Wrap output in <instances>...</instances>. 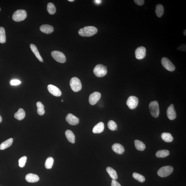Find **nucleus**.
Segmentation results:
<instances>
[{
	"instance_id": "obj_1",
	"label": "nucleus",
	"mask_w": 186,
	"mask_h": 186,
	"mask_svg": "<svg viewBox=\"0 0 186 186\" xmlns=\"http://www.w3.org/2000/svg\"><path fill=\"white\" fill-rule=\"evenodd\" d=\"M97 28L92 26H86L81 29L78 31L80 36L83 37H90L97 33Z\"/></svg>"
},
{
	"instance_id": "obj_2",
	"label": "nucleus",
	"mask_w": 186,
	"mask_h": 186,
	"mask_svg": "<svg viewBox=\"0 0 186 186\" xmlns=\"http://www.w3.org/2000/svg\"><path fill=\"white\" fill-rule=\"evenodd\" d=\"M27 16L26 11L23 9H19L14 12L12 15V18L15 22H20L25 20Z\"/></svg>"
},
{
	"instance_id": "obj_3",
	"label": "nucleus",
	"mask_w": 186,
	"mask_h": 186,
	"mask_svg": "<svg viewBox=\"0 0 186 186\" xmlns=\"http://www.w3.org/2000/svg\"><path fill=\"white\" fill-rule=\"evenodd\" d=\"M149 108L152 116L154 118H157L160 113L159 105L158 102L157 101L151 102L149 105Z\"/></svg>"
},
{
	"instance_id": "obj_4",
	"label": "nucleus",
	"mask_w": 186,
	"mask_h": 186,
	"mask_svg": "<svg viewBox=\"0 0 186 186\" xmlns=\"http://www.w3.org/2000/svg\"><path fill=\"white\" fill-rule=\"evenodd\" d=\"M94 73L96 77H102L107 74V70L105 66L102 64H99L95 67L94 69Z\"/></svg>"
},
{
	"instance_id": "obj_5",
	"label": "nucleus",
	"mask_w": 186,
	"mask_h": 186,
	"mask_svg": "<svg viewBox=\"0 0 186 186\" xmlns=\"http://www.w3.org/2000/svg\"><path fill=\"white\" fill-rule=\"evenodd\" d=\"M70 85L72 90L75 92H78L82 88L81 81L78 78L74 77L70 80Z\"/></svg>"
},
{
	"instance_id": "obj_6",
	"label": "nucleus",
	"mask_w": 186,
	"mask_h": 186,
	"mask_svg": "<svg viewBox=\"0 0 186 186\" xmlns=\"http://www.w3.org/2000/svg\"><path fill=\"white\" fill-rule=\"evenodd\" d=\"M174 171L173 167L170 166H164L161 167L158 171V176L161 177H166L170 175Z\"/></svg>"
},
{
	"instance_id": "obj_7",
	"label": "nucleus",
	"mask_w": 186,
	"mask_h": 186,
	"mask_svg": "<svg viewBox=\"0 0 186 186\" xmlns=\"http://www.w3.org/2000/svg\"><path fill=\"white\" fill-rule=\"evenodd\" d=\"M51 55L53 58L58 62L64 63L66 62V56L61 52L58 51H53L51 52Z\"/></svg>"
},
{
	"instance_id": "obj_8",
	"label": "nucleus",
	"mask_w": 186,
	"mask_h": 186,
	"mask_svg": "<svg viewBox=\"0 0 186 186\" xmlns=\"http://www.w3.org/2000/svg\"><path fill=\"white\" fill-rule=\"evenodd\" d=\"M161 63L165 69L170 71H173L176 69L175 66L168 58L163 57L161 60Z\"/></svg>"
},
{
	"instance_id": "obj_9",
	"label": "nucleus",
	"mask_w": 186,
	"mask_h": 186,
	"mask_svg": "<svg viewBox=\"0 0 186 186\" xmlns=\"http://www.w3.org/2000/svg\"><path fill=\"white\" fill-rule=\"evenodd\" d=\"M138 103V98L135 96H131L128 98L126 101V105L130 109H134L137 107Z\"/></svg>"
},
{
	"instance_id": "obj_10",
	"label": "nucleus",
	"mask_w": 186,
	"mask_h": 186,
	"mask_svg": "<svg viewBox=\"0 0 186 186\" xmlns=\"http://www.w3.org/2000/svg\"><path fill=\"white\" fill-rule=\"evenodd\" d=\"M146 55V48L143 46H140L135 51V56L136 58L139 60L144 59Z\"/></svg>"
},
{
	"instance_id": "obj_11",
	"label": "nucleus",
	"mask_w": 186,
	"mask_h": 186,
	"mask_svg": "<svg viewBox=\"0 0 186 186\" xmlns=\"http://www.w3.org/2000/svg\"><path fill=\"white\" fill-rule=\"evenodd\" d=\"M101 97V94L100 93L95 92L90 95L89 97V102L90 105H94L97 103Z\"/></svg>"
},
{
	"instance_id": "obj_12",
	"label": "nucleus",
	"mask_w": 186,
	"mask_h": 186,
	"mask_svg": "<svg viewBox=\"0 0 186 186\" xmlns=\"http://www.w3.org/2000/svg\"><path fill=\"white\" fill-rule=\"evenodd\" d=\"M66 119L68 123L72 126L77 125L79 122V119L71 113H69L67 115Z\"/></svg>"
},
{
	"instance_id": "obj_13",
	"label": "nucleus",
	"mask_w": 186,
	"mask_h": 186,
	"mask_svg": "<svg viewBox=\"0 0 186 186\" xmlns=\"http://www.w3.org/2000/svg\"><path fill=\"white\" fill-rule=\"evenodd\" d=\"M48 89L49 92L53 96H61V91L58 87L52 85L48 86Z\"/></svg>"
},
{
	"instance_id": "obj_14",
	"label": "nucleus",
	"mask_w": 186,
	"mask_h": 186,
	"mask_svg": "<svg viewBox=\"0 0 186 186\" xmlns=\"http://www.w3.org/2000/svg\"><path fill=\"white\" fill-rule=\"evenodd\" d=\"M167 117L170 120H174L176 117V114L175 110L173 104L169 106L167 110Z\"/></svg>"
},
{
	"instance_id": "obj_15",
	"label": "nucleus",
	"mask_w": 186,
	"mask_h": 186,
	"mask_svg": "<svg viewBox=\"0 0 186 186\" xmlns=\"http://www.w3.org/2000/svg\"><path fill=\"white\" fill-rule=\"evenodd\" d=\"M25 179L28 182L30 183H35L39 181L40 178L36 174H29L26 176Z\"/></svg>"
},
{
	"instance_id": "obj_16",
	"label": "nucleus",
	"mask_w": 186,
	"mask_h": 186,
	"mask_svg": "<svg viewBox=\"0 0 186 186\" xmlns=\"http://www.w3.org/2000/svg\"><path fill=\"white\" fill-rule=\"evenodd\" d=\"M40 29L42 32L47 34L53 33L54 31L53 27L49 25H43L40 27Z\"/></svg>"
},
{
	"instance_id": "obj_17",
	"label": "nucleus",
	"mask_w": 186,
	"mask_h": 186,
	"mask_svg": "<svg viewBox=\"0 0 186 186\" xmlns=\"http://www.w3.org/2000/svg\"><path fill=\"white\" fill-rule=\"evenodd\" d=\"M112 149L113 151L119 154L123 153L125 151L124 146L119 144H113L112 146Z\"/></svg>"
},
{
	"instance_id": "obj_18",
	"label": "nucleus",
	"mask_w": 186,
	"mask_h": 186,
	"mask_svg": "<svg viewBox=\"0 0 186 186\" xmlns=\"http://www.w3.org/2000/svg\"><path fill=\"white\" fill-rule=\"evenodd\" d=\"M105 125L103 122H100L94 126L92 130L93 133H100L103 131Z\"/></svg>"
},
{
	"instance_id": "obj_19",
	"label": "nucleus",
	"mask_w": 186,
	"mask_h": 186,
	"mask_svg": "<svg viewBox=\"0 0 186 186\" xmlns=\"http://www.w3.org/2000/svg\"><path fill=\"white\" fill-rule=\"evenodd\" d=\"M30 48L31 51H32L33 53H34L35 56L38 59L39 61L40 62H43V60L40 56V54L39 53V52L38 51L36 46L34 44H30Z\"/></svg>"
},
{
	"instance_id": "obj_20",
	"label": "nucleus",
	"mask_w": 186,
	"mask_h": 186,
	"mask_svg": "<svg viewBox=\"0 0 186 186\" xmlns=\"http://www.w3.org/2000/svg\"><path fill=\"white\" fill-rule=\"evenodd\" d=\"M65 135L69 142L74 144L75 142V137L73 132L70 130H67L65 132Z\"/></svg>"
},
{
	"instance_id": "obj_21",
	"label": "nucleus",
	"mask_w": 186,
	"mask_h": 186,
	"mask_svg": "<svg viewBox=\"0 0 186 186\" xmlns=\"http://www.w3.org/2000/svg\"><path fill=\"white\" fill-rule=\"evenodd\" d=\"M13 139L12 138L6 140L0 145V150H3L10 147L12 144Z\"/></svg>"
},
{
	"instance_id": "obj_22",
	"label": "nucleus",
	"mask_w": 186,
	"mask_h": 186,
	"mask_svg": "<svg viewBox=\"0 0 186 186\" xmlns=\"http://www.w3.org/2000/svg\"><path fill=\"white\" fill-rule=\"evenodd\" d=\"M25 111L23 109L20 108L18 110L17 112L15 113L14 117L17 119L21 120L25 118Z\"/></svg>"
},
{
	"instance_id": "obj_23",
	"label": "nucleus",
	"mask_w": 186,
	"mask_h": 186,
	"mask_svg": "<svg viewBox=\"0 0 186 186\" xmlns=\"http://www.w3.org/2000/svg\"><path fill=\"white\" fill-rule=\"evenodd\" d=\"M164 12V8L163 6L159 4L156 6L155 13L158 17H161L163 16Z\"/></svg>"
},
{
	"instance_id": "obj_24",
	"label": "nucleus",
	"mask_w": 186,
	"mask_h": 186,
	"mask_svg": "<svg viewBox=\"0 0 186 186\" xmlns=\"http://www.w3.org/2000/svg\"><path fill=\"white\" fill-rule=\"evenodd\" d=\"M109 175L110 176L113 180H116L118 179V176L116 171L110 167H108L106 169Z\"/></svg>"
},
{
	"instance_id": "obj_25",
	"label": "nucleus",
	"mask_w": 186,
	"mask_h": 186,
	"mask_svg": "<svg viewBox=\"0 0 186 186\" xmlns=\"http://www.w3.org/2000/svg\"><path fill=\"white\" fill-rule=\"evenodd\" d=\"M135 144L136 148L140 151H143L146 149V145L144 143L137 140L135 141Z\"/></svg>"
},
{
	"instance_id": "obj_26",
	"label": "nucleus",
	"mask_w": 186,
	"mask_h": 186,
	"mask_svg": "<svg viewBox=\"0 0 186 186\" xmlns=\"http://www.w3.org/2000/svg\"><path fill=\"white\" fill-rule=\"evenodd\" d=\"M161 137L163 140L167 142H172L174 140L171 135L169 133H164L162 134Z\"/></svg>"
},
{
	"instance_id": "obj_27",
	"label": "nucleus",
	"mask_w": 186,
	"mask_h": 186,
	"mask_svg": "<svg viewBox=\"0 0 186 186\" xmlns=\"http://www.w3.org/2000/svg\"><path fill=\"white\" fill-rule=\"evenodd\" d=\"M170 154L168 150H164L158 151L156 153V157L159 158L166 157Z\"/></svg>"
},
{
	"instance_id": "obj_28",
	"label": "nucleus",
	"mask_w": 186,
	"mask_h": 186,
	"mask_svg": "<svg viewBox=\"0 0 186 186\" xmlns=\"http://www.w3.org/2000/svg\"><path fill=\"white\" fill-rule=\"evenodd\" d=\"M36 105L37 107V113L40 116H42L45 113L44 105L40 101L37 102Z\"/></svg>"
},
{
	"instance_id": "obj_29",
	"label": "nucleus",
	"mask_w": 186,
	"mask_h": 186,
	"mask_svg": "<svg viewBox=\"0 0 186 186\" xmlns=\"http://www.w3.org/2000/svg\"><path fill=\"white\" fill-rule=\"evenodd\" d=\"M6 42V36L4 28L0 27V43H5Z\"/></svg>"
},
{
	"instance_id": "obj_30",
	"label": "nucleus",
	"mask_w": 186,
	"mask_h": 186,
	"mask_svg": "<svg viewBox=\"0 0 186 186\" xmlns=\"http://www.w3.org/2000/svg\"><path fill=\"white\" fill-rule=\"evenodd\" d=\"M47 9L48 12L49 14L53 15L55 13L56 8L55 5L53 3H48Z\"/></svg>"
},
{
	"instance_id": "obj_31",
	"label": "nucleus",
	"mask_w": 186,
	"mask_h": 186,
	"mask_svg": "<svg viewBox=\"0 0 186 186\" xmlns=\"http://www.w3.org/2000/svg\"><path fill=\"white\" fill-rule=\"evenodd\" d=\"M54 160L53 158H48L46 160L45 163V167L47 169H51L53 166Z\"/></svg>"
},
{
	"instance_id": "obj_32",
	"label": "nucleus",
	"mask_w": 186,
	"mask_h": 186,
	"mask_svg": "<svg viewBox=\"0 0 186 186\" xmlns=\"http://www.w3.org/2000/svg\"><path fill=\"white\" fill-rule=\"evenodd\" d=\"M133 176L135 179L140 182H144L145 181V178L144 176L137 173H134Z\"/></svg>"
},
{
	"instance_id": "obj_33",
	"label": "nucleus",
	"mask_w": 186,
	"mask_h": 186,
	"mask_svg": "<svg viewBox=\"0 0 186 186\" xmlns=\"http://www.w3.org/2000/svg\"><path fill=\"white\" fill-rule=\"evenodd\" d=\"M108 126L109 129L112 131L117 130V124L114 121H109L108 124Z\"/></svg>"
},
{
	"instance_id": "obj_34",
	"label": "nucleus",
	"mask_w": 186,
	"mask_h": 186,
	"mask_svg": "<svg viewBox=\"0 0 186 186\" xmlns=\"http://www.w3.org/2000/svg\"><path fill=\"white\" fill-rule=\"evenodd\" d=\"M27 157L26 156H23L19 160V165L20 167H25L26 163V162Z\"/></svg>"
},
{
	"instance_id": "obj_35",
	"label": "nucleus",
	"mask_w": 186,
	"mask_h": 186,
	"mask_svg": "<svg viewBox=\"0 0 186 186\" xmlns=\"http://www.w3.org/2000/svg\"><path fill=\"white\" fill-rule=\"evenodd\" d=\"M10 84L13 85H16L20 84L21 82L18 80H12L10 81Z\"/></svg>"
},
{
	"instance_id": "obj_36",
	"label": "nucleus",
	"mask_w": 186,
	"mask_h": 186,
	"mask_svg": "<svg viewBox=\"0 0 186 186\" xmlns=\"http://www.w3.org/2000/svg\"><path fill=\"white\" fill-rule=\"evenodd\" d=\"M134 1L136 4L139 6H142L144 3V0H135Z\"/></svg>"
},
{
	"instance_id": "obj_37",
	"label": "nucleus",
	"mask_w": 186,
	"mask_h": 186,
	"mask_svg": "<svg viewBox=\"0 0 186 186\" xmlns=\"http://www.w3.org/2000/svg\"><path fill=\"white\" fill-rule=\"evenodd\" d=\"M177 49L182 51H186V44H182L177 48Z\"/></svg>"
},
{
	"instance_id": "obj_38",
	"label": "nucleus",
	"mask_w": 186,
	"mask_h": 186,
	"mask_svg": "<svg viewBox=\"0 0 186 186\" xmlns=\"http://www.w3.org/2000/svg\"><path fill=\"white\" fill-rule=\"evenodd\" d=\"M111 186H121L120 184L114 180H112Z\"/></svg>"
},
{
	"instance_id": "obj_39",
	"label": "nucleus",
	"mask_w": 186,
	"mask_h": 186,
	"mask_svg": "<svg viewBox=\"0 0 186 186\" xmlns=\"http://www.w3.org/2000/svg\"><path fill=\"white\" fill-rule=\"evenodd\" d=\"M94 1L95 3L98 5L100 4V3H101L102 1H100V0H96V1Z\"/></svg>"
},
{
	"instance_id": "obj_40",
	"label": "nucleus",
	"mask_w": 186,
	"mask_h": 186,
	"mask_svg": "<svg viewBox=\"0 0 186 186\" xmlns=\"http://www.w3.org/2000/svg\"><path fill=\"white\" fill-rule=\"evenodd\" d=\"M183 34L185 36H186V30L185 29V31H184L183 32Z\"/></svg>"
},
{
	"instance_id": "obj_41",
	"label": "nucleus",
	"mask_w": 186,
	"mask_h": 186,
	"mask_svg": "<svg viewBox=\"0 0 186 186\" xmlns=\"http://www.w3.org/2000/svg\"><path fill=\"white\" fill-rule=\"evenodd\" d=\"M2 118L1 115H0V123L2 122Z\"/></svg>"
},
{
	"instance_id": "obj_42",
	"label": "nucleus",
	"mask_w": 186,
	"mask_h": 186,
	"mask_svg": "<svg viewBox=\"0 0 186 186\" xmlns=\"http://www.w3.org/2000/svg\"><path fill=\"white\" fill-rule=\"evenodd\" d=\"M68 1L70 2H73L74 1V0H68Z\"/></svg>"
},
{
	"instance_id": "obj_43",
	"label": "nucleus",
	"mask_w": 186,
	"mask_h": 186,
	"mask_svg": "<svg viewBox=\"0 0 186 186\" xmlns=\"http://www.w3.org/2000/svg\"><path fill=\"white\" fill-rule=\"evenodd\" d=\"M63 101H64V100H61V102H63Z\"/></svg>"
},
{
	"instance_id": "obj_44",
	"label": "nucleus",
	"mask_w": 186,
	"mask_h": 186,
	"mask_svg": "<svg viewBox=\"0 0 186 186\" xmlns=\"http://www.w3.org/2000/svg\"><path fill=\"white\" fill-rule=\"evenodd\" d=\"M1 8H0V11H1Z\"/></svg>"
}]
</instances>
